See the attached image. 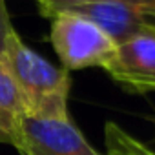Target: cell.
Returning <instances> with one entry per match:
<instances>
[{"label":"cell","mask_w":155,"mask_h":155,"mask_svg":"<svg viewBox=\"0 0 155 155\" xmlns=\"http://www.w3.org/2000/svg\"><path fill=\"white\" fill-rule=\"evenodd\" d=\"M0 60L18 86L29 115L42 119H69L68 95L71 77L66 68H58L40 57L15 29L6 40Z\"/></svg>","instance_id":"obj_1"},{"label":"cell","mask_w":155,"mask_h":155,"mask_svg":"<svg viewBox=\"0 0 155 155\" xmlns=\"http://www.w3.org/2000/svg\"><path fill=\"white\" fill-rule=\"evenodd\" d=\"M13 29L15 28L11 26V18H9L8 8H6V0H0V55H2L6 40H8V37L11 35Z\"/></svg>","instance_id":"obj_10"},{"label":"cell","mask_w":155,"mask_h":155,"mask_svg":"<svg viewBox=\"0 0 155 155\" xmlns=\"http://www.w3.org/2000/svg\"><path fill=\"white\" fill-rule=\"evenodd\" d=\"M0 108L11 111L13 115H26L28 113L26 101H24L18 86L11 79V75L6 69L2 60H0Z\"/></svg>","instance_id":"obj_7"},{"label":"cell","mask_w":155,"mask_h":155,"mask_svg":"<svg viewBox=\"0 0 155 155\" xmlns=\"http://www.w3.org/2000/svg\"><path fill=\"white\" fill-rule=\"evenodd\" d=\"M15 124H17V115L11 111L0 108V144H15Z\"/></svg>","instance_id":"obj_9"},{"label":"cell","mask_w":155,"mask_h":155,"mask_svg":"<svg viewBox=\"0 0 155 155\" xmlns=\"http://www.w3.org/2000/svg\"><path fill=\"white\" fill-rule=\"evenodd\" d=\"M62 13L88 18L117 46L140 35H155V0H99Z\"/></svg>","instance_id":"obj_4"},{"label":"cell","mask_w":155,"mask_h":155,"mask_svg":"<svg viewBox=\"0 0 155 155\" xmlns=\"http://www.w3.org/2000/svg\"><path fill=\"white\" fill-rule=\"evenodd\" d=\"M102 69L130 91L140 95L155 91V35H140L119 44Z\"/></svg>","instance_id":"obj_5"},{"label":"cell","mask_w":155,"mask_h":155,"mask_svg":"<svg viewBox=\"0 0 155 155\" xmlns=\"http://www.w3.org/2000/svg\"><path fill=\"white\" fill-rule=\"evenodd\" d=\"M104 137L108 155H155L153 150H150L144 142L135 139L131 133H128L115 122L106 124Z\"/></svg>","instance_id":"obj_6"},{"label":"cell","mask_w":155,"mask_h":155,"mask_svg":"<svg viewBox=\"0 0 155 155\" xmlns=\"http://www.w3.org/2000/svg\"><path fill=\"white\" fill-rule=\"evenodd\" d=\"M49 40L68 71L104 68L117 49V44L97 24L68 13L51 18Z\"/></svg>","instance_id":"obj_2"},{"label":"cell","mask_w":155,"mask_h":155,"mask_svg":"<svg viewBox=\"0 0 155 155\" xmlns=\"http://www.w3.org/2000/svg\"><path fill=\"white\" fill-rule=\"evenodd\" d=\"M38 4V9L44 17L53 18L55 15L77 8V6H84V4H91V2H99V0H35Z\"/></svg>","instance_id":"obj_8"},{"label":"cell","mask_w":155,"mask_h":155,"mask_svg":"<svg viewBox=\"0 0 155 155\" xmlns=\"http://www.w3.org/2000/svg\"><path fill=\"white\" fill-rule=\"evenodd\" d=\"M20 155H101L69 119L17 115L15 144Z\"/></svg>","instance_id":"obj_3"}]
</instances>
